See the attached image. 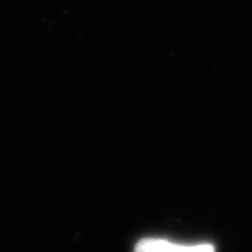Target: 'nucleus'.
<instances>
[{"mask_svg":"<svg viewBox=\"0 0 252 252\" xmlns=\"http://www.w3.org/2000/svg\"><path fill=\"white\" fill-rule=\"evenodd\" d=\"M135 252H216V249L210 244L184 245L165 238H144L135 245Z\"/></svg>","mask_w":252,"mask_h":252,"instance_id":"1","label":"nucleus"}]
</instances>
